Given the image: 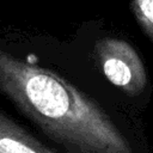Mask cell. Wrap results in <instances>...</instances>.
Returning a JSON list of instances; mask_svg holds the SVG:
<instances>
[{
	"label": "cell",
	"instance_id": "6da1fadb",
	"mask_svg": "<svg viewBox=\"0 0 153 153\" xmlns=\"http://www.w3.org/2000/svg\"><path fill=\"white\" fill-rule=\"evenodd\" d=\"M0 97L71 153H133L127 137L97 102L2 41Z\"/></svg>",
	"mask_w": 153,
	"mask_h": 153
},
{
	"label": "cell",
	"instance_id": "7a4b0ae2",
	"mask_svg": "<svg viewBox=\"0 0 153 153\" xmlns=\"http://www.w3.org/2000/svg\"><path fill=\"white\" fill-rule=\"evenodd\" d=\"M96 56L105 78L129 96L140 94L146 84L147 74L137 51L127 41L105 37L96 44Z\"/></svg>",
	"mask_w": 153,
	"mask_h": 153
},
{
	"label": "cell",
	"instance_id": "3957f363",
	"mask_svg": "<svg viewBox=\"0 0 153 153\" xmlns=\"http://www.w3.org/2000/svg\"><path fill=\"white\" fill-rule=\"evenodd\" d=\"M0 153H56L0 108Z\"/></svg>",
	"mask_w": 153,
	"mask_h": 153
},
{
	"label": "cell",
	"instance_id": "277c9868",
	"mask_svg": "<svg viewBox=\"0 0 153 153\" xmlns=\"http://www.w3.org/2000/svg\"><path fill=\"white\" fill-rule=\"evenodd\" d=\"M130 6L143 32L153 42V0H131Z\"/></svg>",
	"mask_w": 153,
	"mask_h": 153
}]
</instances>
